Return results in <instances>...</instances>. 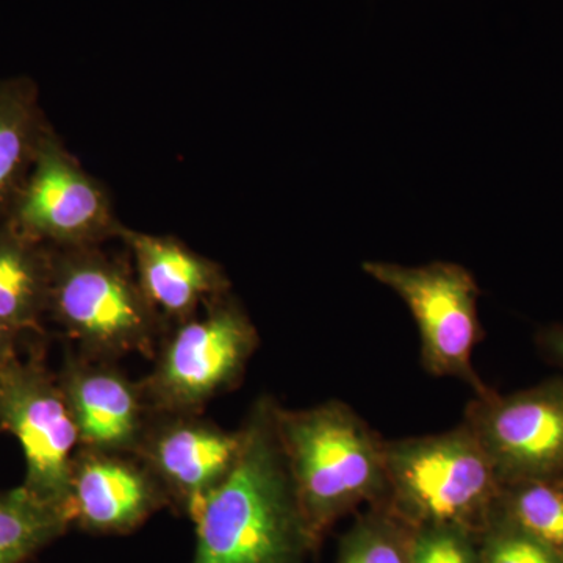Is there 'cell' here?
<instances>
[{
	"label": "cell",
	"mask_w": 563,
	"mask_h": 563,
	"mask_svg": "<svg viewBox=\"0 0 563 563\" xmlns=\"http://www.w3.org/2000/svg\"><path fill=\"white\" fill-rule=\"evenodd\" d=\"M76 344L98 361L140 354L154 361L168 324L141 288L128 258L102 246L52 247L49 313Z\"/></svg>",
	"instance_id": "3957f363"
},
{
	"label": "cell",
	"mask_w": 563,
	"mask_h": 563,
	"mask_svg": "<svg viewBox=\"0 0 563 563\" xmlns=\"http://www.w3.org/2000/svg\"><path fill=\"white\" fill-rule=\"evenodd\" d=\"M261 335L231 292L163 336L154 368L141 379L154 412L202 413L242 383Z\"/></svg>",
	"instance_id": "5b68a950"
},
{
	"label": "cell",
	"mask_w": 563,
	"mask_h": 563,
	"mask_svg": "<svg viewBox=\"0 0 563 563\" xmlns=\"http://www.w3.org/2000/svg\"><path fill=\"white\" fill-rule=\"evenodd\" d=\"M51 284L52 247L0 222V320L24 335L43 333Z\"/></svg>",
	"instance_id": "5bb4252c"
},
{
	"label": "cell",
	"mask_w": 563,
	"mask_h": 563,
	"mask_svg": "<svg viewBox=\"0 0 563 563\" xmlns=\"http://www.w3.org/2000/svg\"><path fill=\"white\" fill-rule=\"evenodd\" d=\"M481 563H563L555 553L531 536L496 515L479 537Z\"/></svg>",
	"instance_id": "d6986e66"
},
{
	"label": "cell",
	"mask_w": 563,
	"mask_h": 563,
	"mask_svg": "<svg viewBox=\"0 0 563 563\" xmlns=\"http://www.w3.org/2000/svg\"><path fill=\"white\" fill-rule=\"evenodd\" d=\"M0 431L13 433L21 443L27 465L25 487L69 509L79 433L57 376L36 354L27 358L18 354L0 368Z\"/></svg>",
	"instance_id": "ba28073f"
},
{
	"label": "cell",
	"mask_w": 563,
	"mask_h": 563,
	"mask_svg": "<svg viewBox=\"0 0 563 563\" xmlns=\"http://www.w3.org/2000/svg\"><path fill=\"white\" fill-rule=\"evenodd\" d=\"M243 431H228L202 413L152 415L139 455L168 493L172 509L190 518L242 453Z\"/></svg>",
	"instance_id": "30bf717a"
},
{
	"label": "cell",
	"mask_w": 563,
	"mask_h": 563,
	"mask_svg": "<svg viewBox=\"0 0 563 563\" xmlns=\"http://www.w3.org/2000/svg\"><path fill=\"white\" fill-rule=\"evenodd\" d=\"M496 515L563 555V479L503 484Z\"/></svg>",
	"instance_id": "e0dca14e"
},
{
	"label": "cell",
	"mask_w": 563,
	"mask_h": 563,
	"mask_svg": "<svg viewBox=\"0 0 563 563\" xmlns=\"http://www.w3.org/2000/svg\"><path fill=\"white\" fill-rule=\"evenodd\" d=\"M413 531L387 504L372 506L343 537L336 563H409Z\"/></svg>",
	"instance_id": "ac0fdd59"
},
{
	"label": "cell",
	"mask_w": 563,
	"mask_h": 563,
	"mask_svg": "<svg viewBox=\"0 0 563 563\" xmlns=\"http://www.w3.org/2000/svg\"><path fill=\"white\" fill-rule=\"evenodd\" d=\"M387 506L413 529L453 526L483 533L498 512L503 484L473 432L385 440Z\"/></svg>",
	"instance_id": "277c9868"
},
{
	"label": "cell",
	"mask_w": 563,
	"mask_h": 563,
	"mask_svg": "<svg viewBox=\"0 0 563 563\" xmlns=\"http://www.w3.org/2000/svg\"><path fill=\"white\" fill-rule=\"evenodd\" d=\"M276 424L314 542L362 504H387L385 440L346 402L277 404Z\"/></svg>",
	"instance_id": "7a4b0ae2"
},
{
	"label": "cell",
	"mask_w": 563,
	"mask_h": 563,
	"mask_svg": "<svg viewBox=\"0 0 563 563\" xmlns=\"http://www.w3.org/2000/svg\"><path fill=\"white\" fill-rule=\"evenodd\" d=\"M79 448L136 454L154 409L141 380H133L117 362L68 352L57 376Z\"/></svg>",
	"instance_id": "7c38bea8"
},
{
	"label": "cell",
	"mask_w": 563,
	"mask_h": 563,
	"mask_svg": "<svg viewBox=\"0 0 563 563\" xmlns=\"http://www.w3.org/2000/svg\"><path fill=\"white\" fill-rule=\"evenodd\" d=\"M479 537L453 526L417 528L409 563H481Z\"/></svg>",
	"instance_id": "ffe728a7"
},
{
	"label": "cell",
	"mask_w": 563,
	"mask_h": 563,
	"mask_svg": "<svg viewBox=\"0 0 563 563\" xmlns=\"http://www.w3.org/2000/svg\"><path fill=\"white\" fill-rule=\"evenodd\" d=\"M69 509L80 531L125 536L172 509V501L139 455L79 448L70 468Z\"/></svg>",
	"instance_id": "8fae6325"
},
{
	"label": "cell",
	"mask_w": 563,
	"mask_h": 563,
	"mask_svg": "<svg viewBox=\"0 0 563 563\" xmlns=\"http://www.w3.org/2000/svg\"><path fill=\"white\" fill-rule=\"evenodd\" d=\"M73 528L68 507L41 498L31 488L0 492V563H29Z\"/></svg>",
	"instance_id": "2e32d148"
},
{
	"label": "cell",
	"mask_w": 563,
	"mask_h": 563,
	"mask_svg": "<svg viewBox=\"0 0 563 563\" xmlns=\"http://www.w3.org/2000/svg\"><path fill=\"white\" fill-rule=\"evenodd\" d=\"M363 272L395 291L409 307L420 332L421 362L435 377L468 385L474 396L492 390L474 368L473 355L483 340L479 285L468 269L450 262L424 266L365 262Z\"/></svg>",
	"instance_id": "8992f818"
},
{
	"label": "cell",
	"mask_w": 563,
	"mask_h": 563,
	"mask_svg": "<svg viewBox=\"0 0 563 563\" xmlns=\"http://www.w3.org/2000/svg\"><path fill=\"white\" fill-rule=\"evenodd\" d=\"M18 231L51 247L103 246L122 224L109 188L92 177L51 128L9 218Z\"/></svg>",
	"instance_id": "52a82bcc"
},
{
	"label": "cell",
	"mask_w": 563,
	"mask_h": 563,
	"mask_svg": "<svg viewBox=\"0 0 563 563\" xmlns=\"http://www.w3.org/2000/svg\"><path fill=\"white\" fill-rule=\"evenodd\" d=\"M277 404L268 395L254 402L235 465L192 512L191 563H307L317 550L282 450Z\"/></svg>",
	"instance_id": "6da1fadb"
},
{
	"label": "cell",
	"mask_w": 563,
	"mask_h": 563,
	"mask_svg": "<svg viewBox=\"0 0 563 563\" xmlns=\"http://www.w3.org/2000/svg\"><path fill=\"white\" fill-rule=\"evenodd\" d=\"M51 128L35 80H0V222L9 218Z\"/></svg>",
	"instance_id": "9a60e30c"
},
{
	"label": "cell",
	"mask_w": 563,
	"mask_h": 563,
	"mask_svg": "<svg viewBox=\"0 0 563 563\" xmlns=\"http://www.w3.org/2000/svg\"><path fill=\"white\" fill-rule=\"evenodd\" d=\"M22 336L24 333L0 320V368L7 365L11 358L16 357Z\"/></svg>",
	"instance_id": "7402d4cb"
},
{
	"label": "cell",
	"mask_w": 563,
	"mask_h": 563,
	"mask_svg": "<svg viewBox=\"0 0 563 563\" xmlns=\"http://www.w3.org/2000/svg\"><path fill=\"white\" fill-rule=\"evenodd\" d=\"M462 422L501 484L563 479V377L510 395L474 396Z\"/></svg>",
	"instance_id": "9c48e42d"
},
{
	"label": "cell",
	"mask_w": 563,
	"mask_h": 563,
	"mask_svg": "<svg viewBox=\"0 0 563 563\" xmlns=\"http://www.w3.org/2000/svg\"><path fill=\"white\" fill-rule=\"evenodd\" d=\"M537 342L544 357L563 369V325L544 329Z\"/></svg>",
	"instance_id": "44dd1931"
},
{
	"label": "cell",
	"mask_w": 563,
	"mask_h": 563,
	"mask_svg": "<svg viewBox=\"0 0 563 563\" xmlns=\"http://www.w3.org/2000/svg\"><path fill=\"white\" fill-rule=\"evenodd\" d=\"M120 242L131 255L141 288L168 328L191 320L213 299L232 291L224 268L173 235L124 225Z\"/></svg>",
	"instance_id": "4fadbf2b"
}]
</instances>
